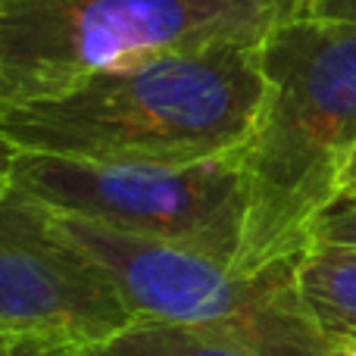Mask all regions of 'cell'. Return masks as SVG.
Returning <instances> with one entry per match:
<instances>
[{
    "instance_id": "11",
    "label": "cell",
    "mask_w": 356,
    "mask_h": 356,
    "mask_svg": "<svg viewBox=\"0 0 356 356\" xmlns=\"http://www.w3.org/2000/svg\"><path fill=\"white\" fill-rule=\"evenodd\" d=\"M13 356H88V350H66V347H44V344H22Z\"/></svg>"
},
{
    "instance_id": "15",
    "label": "cell",
    "mask_w": 356,
    "mask_h": 356,
    "mask_svg": "<svg viewBox=\"0 0 356 356\" xmlns=\"http://www.w3.org/2000/svg\"><path fill=\"white\" fill-rule=\"evenodd\" d=\"M22 344H25V341H16V338H10V334L0 332V356H13Z\"/></svg>"
},
{
    "instance_id": "14",
    "label": "cell",
    "mask_w": 356,
    "mask_h": 356,
    "mask_svg": "<svg viewBox=\"0 0 356 356\" xmlns=\"http://www.w3.org/2000/svg\"><path fill=\"white\" fill-rule=\"evenodd\" d=\"M334 356H356V338H334Z\"/></svg>"
},
{
    "instance_id": "13",
    "label": "cell",
    "mask_w": 356,
    "mask_h": 356,
    "mask_svg": "<svg viewBox=\"0 0 356 356\" xmlns=\"http://www.w3.org/2000/svg\"><path fill=\"white\" fill-rule=\"evenodd\" d=\"M353 191H356V150L344 169V191H341V194H353Z\"/></svg>"
},
{
    "instance_id": "12",
    "label": "cell",
    "mask_w": 356,
    "mask_h": 356,
    "mask_svg": "<svg viewBox=\"0 0 356 356\" xmlns=\"http://www.w3.org/2000/svg\"><path fill=\"white\" fill-rule=\"evenodd\" d=\"M16 154L19 150L13 147L10 141H6L3 135H0V184L10 178V172H13V163H16Z\"/></svg>"
},
{
    "instance_id": "9",
    "label": "cell",
    "mask_w": 356,
    "mask_h": 356,
    "mask_svg": "<svg viewBox=\"0 0 356 356\" xmlns=\"http://www.w3.org/2000/svg\"><path fill=\"white\" fill-rule=\"evenodd\" d=\"M309 247H322V250H338L356 257V191L353 194H341L319 222L309 232Z\"/></svg>"
},
{
    "instance_id": "4",
    "label": "cell",
    "mask_w": 356,
    "mask_h": 356,
    "mask_svg": "<svg viewBox=\"0 0 356 356\" xmlns=\"http://www.w3.org/2000/svg\"><path fill=\"white\" fill-rule=\"evenodd\" d=\"M54 213V209H50ZM56 225L113 278L135 322L225 338L259 356H334L297 282V259L241 272L209 253L54 213Z\"/></svg>"
},
{
    "instance_id": "6",
    "label": "cell",
    "mask_w": 356,
    "mask_h": 356,
    "mask_svg": "<svg viewBox=\"0 0 356 356\" xmlns=\"http://www.w3.org/2000/svg\"><path fill=\"white\" fill-rule=\"evenodd\" d=\"M135 316L104 266L16 181L0 184V332L25 344L97 350Z\"/></svg>"
},
{
    "instance_id": "7",
    "label": "cell",
    "mask_w": 356,
    "mask_h": 356,
    "mask_svg": "<svg viewBox=\"0 0 356 356\" xmlns=\"http://www.w3.org/2000/svg\"><path fill=\"white\" fill-rule=\"evenodd\" d=\"M297 282L328 338H356V257L307 247L297 259Z\"/></svg>"
},
{
    "instance_id": "2",
    "label": "cell",
    "mask_w": 356,
    "mask_h": 356,
    "mask_svg": "<svg viewBox=\"0 0 356 356\" xmlns=\"http://www.w3.org/2000/svg\"><path fill=\"white\" fill-rule=\"evenodd\" d=\"M266 94L241 154L247 228L241 272L297 259L344 191L356 150V25L294 16L259 47Z\"/></svg>"
},
{
    "instance_id": "1",
    "label": "cell",
    "mask_w": 356,
    "mask_h": 356,
    "mask_svg": "<svg viewBox=\"0 0 356 356\" xmlns=\"http://www.w3.org/2000/svg\"><path fill=\"white\" fill-rule=\"evenodd\" d=\"M263 41H228L116 66L56 97L0 110L19 154L184 166L250 144L263 106Z\"/></svg>"
},
{
    "instance_id": "10",
    "label": "cell",
    "mask_w": 356,
    "mask_h": 356,
    "mask_svg": "<svg viewBox=\"0 0 356 356\" xmlns=\"http://www.w3.org/2000/svg\"><path fill=\"white\" fill-rule=\"evenodd\" d=\"M297 16L356 25V0H297Z\"/></svg>"
},
{
    "instance_id": "8",
    "label": "cell",
    "mask_w": 356,
    "mask_h": 356,
    "mask_svg": "<svg viewBox=\"0 0 356 356\" xmlns=\"http://www.w3.org/2000/svg\"><path fill=\"white\" fill-rule=\"evenodd\" d=\"M88 356H259L225 338H213L166 322H135Z\"/></svg>"
},
{
    "instance_id": "3",
    "label": "cell",
    "mask_w": 356,
    "mask_h": 356,
    "mask_svg": "<svg viewBox=\"0 0 356 356\" xmlns=\"http://www.w3.org/2000/svg\"><path fill=\"white\" fill-rule=\"evenodd\" d=\"M297 0H0V110L156 54L266 41Z\"/></svg>"
},
{
    "instance_id": "5",
    "label": "cell",
    "mask_w": 356,
    "mask_h": 356,
    "mask_svg": "<svg viewBox=\"0 0 356 356\" xmlns=\"http://www.w3.org/2000/svg\"><path fill=\"white\" fill-rule=\"evenodd\" d=\"M10 181L60 216L241 263L247 228L244 154L184 166L91 163L16 154Z\"/></svg>"
}]
</instances>
